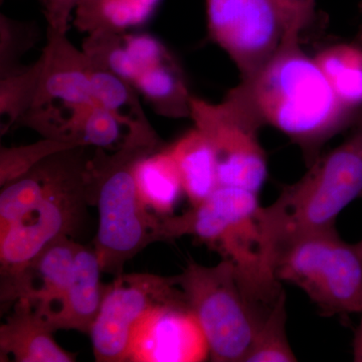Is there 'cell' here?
<instances>
[{"label":"cell","instance_id":"e0dca14e","mask_svg":"<svg viewBox=\"0 0 362 362\" xmlns=\"http://www.w3.org/2000/svg\"><path fill=\"white\" fill-rule=\"evenodd\" d=\"M134 175L138 194L145 206L159 218L173 216L185 189L168 146L140 158Z\"/></svg>","mask_w":362,"mask_h":362},{"label":"cell","instance_id":"9c48e42d","mask_svg":"<svg viewBox=\"0 0 362 362\" xmlns=\"http://www.w3.org/2000/svg\"><path fill=\"white\" fill-rule=\"evenodd\" d=\"M185 301L176 276L147 273L121 274L106 285L103 302L90 337L99 362L129 361L135 326L152 307Z\"/></svg>","mask_w":362,"mask_h":362},{"label":"cell","instance_id":"277c9868","mask_svg":"<svg viewBox=\"0 0 362 362\" xmlns=\"http://www.w3.org/2000/svg\"><path fill=\"white\" fill-rule=\"evenodd\" d=\"M361 194L362 113L344 141L321 153L273 204L262 206V223L276 256L298 237L335 228L338 216Z\"/></svg>","mask_w":362,"mask_h":362},{"label":"cell","instance_id":"ba28073f","mask_svg":"<svg viewBox=\"0 0 362 362\" xmlns=\"http://www.w3.org/2000/svg\"><path fill=\"white\" fill-rule=\"evenodd\" d=\"M189 119L213 145L220 185L259 194L268 175V159L259 139L261 125L250 112L230 93L220 103L192 95Z\"/></svg>","mask_w":362,"mask_h":362},{"label":"cell","instance_id":"d4e9b609","mask_svg":"<svg viewBox=\"0 0 362 362\" xmlns=\"http://www.w3.org/2000/svg\"><path fill=\"white\" fill-rule=\"evenodd\" d=\"M285 30V40H301L316 18V0H270Z\"/></svg>","mask_w":362,"mask_h":362},{"label":"cell","instance_id":"7c38bea8","mask_svg":"<svg viewBox=\"0 0 362 362\" xmlns=\"http://www.w3.org/2000/svg\"><path fill=\"white\" fill-rule=\"evenodd\" d=\"M80 244L70 237L54 240L30 262L20 275L1 281V305L9 307L28 299L49 316L58 308L73 274Z\"/></svg>","mask_w":362,"mask_h":362},{"label":"cell","instance_id":"cb8c5ba5","mask_svg":"<svg viewBox=\"0 0 362 362\" xmlns=\"http://www.w3.org/2000/svg\"><path fill=\"white\" fill-rule=\"evenodd\" d=\"M74 147L78 146L52 138H44L21 146H2L0 149V187H6L18 180L47 157Z\"/></svg>","mask_w":362,"mask_h":362},{"label":"cell","instance_id":"ffe728a7","mask_svg":"<svg viewBox=\"0 0 362 362\" xmlns=\"http://www.w3.org/2000/svg\"><path fill=\"white\" fill-rule=\"evenodd\" d=\"M90 84L95 103L118 117L127 131L151 126L143 110L139 93L127 81L92 62Z\"/></svg>","mask_w":362,"mask_h":362},{"label":"cell","instance_id":"5b68a950","mask_svg":"<svg viewBox=\"0 0 362 362\" xmlns=\"http://www.w3.org/2000/svg\"><path fill=\"white\" fill-rule=\"evenodd\" d=\"M86 146L59 151L47 159L44 197L20 220L0 233L1 281L20 275L42 250L73 237L83 221L88 202L89 161Z\"/></svg>","mask_w":362,"mask_h":362},{"label":"cell","instance_id":"30bf717a","mask_svg":"<svg viewBox=\"0 0 362 362\" xmlns=\"http://www.w3.org/2000/svg\"><path fill=\"white\" fill-rule=\"evenodd\" d=\"M207 33L232 59L240 80L258 71L285 40L270 0H206Z\"/></svg>","mask_w":362,"mask_h":362},{"label":"cell","instance_id":"7402d4cb","mask_svg":"<svg viewBox=\"0 0 362 362\" xmlns=\"http://www.w3.org/2000/svg\"><path fill=\"white\" fill-rule=\"evenodd\" d=\"M42 59L16 75L0 78V115L1 135L18 123L28 113L37 99L39 90Z\"/></svg>","mask_w":362,"mask_h":362},{"label":"cell","instance_id":"9a60e30c","mask_svg":"<svg viewBox=\"0 0 362 362\" xmlns=\"http://www.w3.org/2000/svg\"><path fill=\"white\" fill-rule=\"evenodd\" d=\"M102 272L94 247L80 245L65 295L58 308L45 317L54 332L65 329L90 334L106 289L101 282Z\"/></svg>","mask_w":362,"mask_h":362},{"label":"cell","instance_id":"44dd1931","mask_svg":"<svg viewBox=\"0 0 362 362\" xmlns=\"http://www.w3.org/2000/svg\"><path fill=\"white\" fill-rule=\"evenodd\" d=\"M287 298L284 290L259 323L244 362H294L287 337Z\"/></svg>","mask_w":362,"mask_h":362},{"label":"cell","instance_id":"603a6c76","mask_svg":"<svg viewBox=\"0 0 362 362\" xmlns=\"http://www.w3.org/2000/svg\"><path fill=\"white\" fill-rule=\"evenodd\" d=\"M40 40L39 28L32 23L0 16V78L16 75L28 66L21 64L26 52Z\"/></svg>","mask_w":362,"mask_h":362},{"label":"cell","instance_id":"8992f818","mask_svg":"<svg viewBox=\"0 0 362 362\" xmlns=\"http://www.w3.org/2000/svg\"><path fill=\"white\" fill-rule=\"evenodd\" d=\"M276 276L300 288L325 317L362 311V256L337 228L306 233L278 252Z\"/></svg>","mask_w":362,"mask_h":362},{"label":"cell","instance_id":"4316f807","mask_svg":"<svg viewBox=\"0 0 362 362\" xmlns=\"http://www.w3.org/2000/svg\"><path fill=\"white\" fill-rule=\"evenodd\" d=\"M361 318L358 326L354 334V343H352V349H354V361L356 362H362V311L361 312Z\"/></svg>","mask_w":362,"mask_h":362},{"label":"cell","instance_id":"3957f363","mask_svg":"<svg viewBox=\"0 0 362 362\" xmlns=\"http://www.w3.org/2000/svg\"><path fill=\"white\" fill-rule=\"evenodd\" d=\"M159 144L152 127L129 131L112 153L96 148L90 157L88 202L99 216L94 249L103 272L116 277L136 255L161 240L162 218L143 204L134 175L137 161Z\"/></svg>","mask_w":362,"mask_h":362},{"label":"cell","instance_id":"83f0119b","mask_svg":"<svg viewBox=\"0 0 362 362\" xmlns=\"http://www.w3.org/2000/svg\"><path fill=\"white\" fill-rule=\"evenodd\" d=\"M361 197H362V194ZM354 245H356V249L358 250V252H361L362 256V240H361V242H358L357 243V244Z\"/></svg>","mask_w":362,"mask_h":362},{"label":"cell","instance_id":"52a82bcc","mask_svg":"<svg viewBox=\"0 0 362 362\" xmlns=\"http://www.w3.org/2000/svg\"><path fill=\"white\" fill-rule=\"evenodd\" d=\"M176 279L206 337L209 358L244 362L265 317L250 303L233 264L223 259L211 267L188 262Z\"/></svg>","mask_w":362,"mask_h":362},{"label":"cell","instance_id":"7a4b0ae2","mask_svg":"<svg viewBox=\"0 0 362 362\" xmlns=\"http://www.w3.org/2000/svg\"><path fill=\"white\" fill-rule=\"evenodd\" d=\"M259 194L220 185L197 206L180 216L162 218V240L190 235L218 252L235 267L250 303L267 315L281 292L276 257L261 220Z\"/></svg>","mask_w":362,"mask_h":362},{"label":"cell","instance_id":"ac0fdd59","mask_svg":"<svg viewBox=\"0 0 362 362\" xmlns=\"http://www.w3.org/2000/svg\"><path fill=\"white\" fill-rule=\"evenodd\" d=\"M133 87L158 115L181 119L190 117V99L185 73L173 54L144 69Z\"/></svg>","mask_w":362,"mask_h":362},{"label":"cell","instance_id":"2e32d148","mask_svg":"<svg viewBox=\"0 0 362 362\" xmlns=\"http://www.w3.org/2000/svg\"><path fill=\"white\" fill-rule=\"evenodd\" d=\"M168 148L192 206L201 204L220 187L216 152L202 131L192 128Z\"/></svg>","mask_w":362,"mask_h":362},{"label":"cell","instance_id":"8fae6325","mask_svg":"<svg viewBox=\"0 0 362 362\" xmlns=\"http://www.w3.org/2000/svg\"><path fill=\"white\" fill-rule=\"evenodd\" d=\"M207 358L206 337L187 301L152 307L131 337V362H199Z\"/></svg>","mask_w":362,"mask_h":362},{"label":"cell","instance_id":"5bb4252c","mask_svg":"<svg viewBox=\"0 0 362 362\" xmlns=\"http://www.w3.org/2000/svg\"><path fill=\"white\" fill-rule=\"evenodd\" d=\"M0 326V361L73 362L76 356L59 346L44 314L28 299H20Z\"/></svg>","mask_w":362,"mask_h":362},{"label":"cell","instance_id":"4fadbf2b","mask_svg":"<svg viewBox=\"0 0 362 362\" xmlns=\"http://www.w3.org/2000/svg\"><path fill=\"white\" fill-rule=\"evenodd\" d=\"M39 90L32 109L47 105L85 106L93 99L92 61L75 47L66 33L47 28V45L42 56Z\"/></svg>","mask_w":362,"mask_h":362},{"label":"cell","instance_id":"6da1fadb","mask_svg":"<svg viewBox=\"0 0 362 362\" xmlns=\"http://www.w3.org/2000/svg\"><path fill=\"white\" fill-rule=\"evenodd\" d=\"M228 93L262 128H274L296 145L307 166L362 113L343 103L298 40H284L265 65Z\"/></svg>","mask_w":362,"mask_h":362},{"label":"cell","instance_id":"484cf974","mask_svg":"<svg viewBox=\"0 0 362 362\" xmlns=\"http://www.w3.org/2000/svg\"><path fill=\"white\" fill-rule=\"evenodd\" d=\"M44 9L47 28L59 33L68 32L69 21L83 0H40Z\"/></svg>","mask_w":362,"mask_h":362},{"label":"cell","instance_id":"d6986e66","mask_svg":"<svg viewBox=\"0 0 362 362\" xmlns=\"http://www.w3.org/2000/svg\"><path fill=\"white\" fill-rule=\"evenodd\" d=\"M314 58L343 103L362 111L361 47L339 42L324 47Z\"/></svg>","mask_w":362,"mask_h":362}]
</instances>
